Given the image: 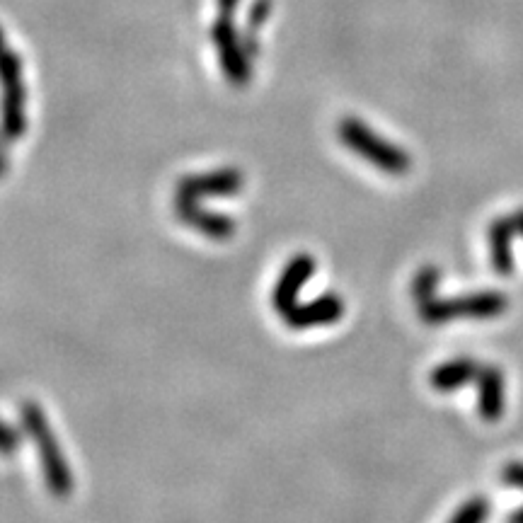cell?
<instances>
[{"instance_id":"8","label":"cell","mask_w":523,"mask_h":523,"mask_svg":"<svg viewBox=\"0 0 523 523\" xmlns=\"http://www.w3.org/2000/svg\"><path fill=\"white\" fill-rule=\"evenodd\" d=\"M344 315V301L337 293H325V296L315 298L310 303H296V306L286 310L281 318L293 330H308V327L318 325H335Z\"/></svg>"},{"instance_id":"3","label":"cell","mask_w":523,"mask_h":523,"mask_svg":"<svg viewBox=\"0 0 523 523\" xmlns=\"http://www.w3.org/2000/svg\"><path fill=\"white\" fill-rule=\"evenodd\" d=\"M509 308V298L499 291H477L470 296L458 298H431V301L419 306V318L427 325L451 323L458 318L470 320H492L504 315Z\"/></svg>"},{"instance_id":"14","label":"cell","mask_w":523,"mask_h":523,"mask_svg":"<svg viewBox=\"0 0 523 523\" xmlns=\"http://www.w3.org/2000/svg\"><path fill=\"white\" fill-rule=\"evenodd\" d=\"M490 519V499L487 497H470L456 509L448 523H485Z\"/></svg>"},{"instance_id":"22","label":"cell","mask_w":523,"mask_h":523,"mask_svg":"<svg viewBox=\"0 0 523 523\" xmlns=\"http://www.w3.org/2000/svg\"><path fill=\"white\" fill-rule=\"evenodd\" d=\"M8 136L3 134V131H0V153H5V148H8Z\"/></svg>"},{"instance_id":"15","label":"cell","mask_w":523,"mask_h":523,"mask_svg":"<svg viewBox=\"0 0 523 523\" xmlns=\"http://www.w3.org/2000/svg\"><path fill=\"white\" fill-rule=\"evenodd\" d=\"M274 13V0H255L247 10V32L257 34L264 27V22L269 20V15Z\"/></svg>"},{"instance_id":"16","label":"cell","mask_w":523,"mask_h":523,"mask_svg":"<svg viewBox=\"0 0 523 523\" xmlns=\"http://www.w3.org/2000/svg\"><path fill=\"white\" fill-rule=\"evenodd\" d=\"M499 480H502L507 487H511V490L523 492V463L511 461V463L504 465L502 473H499Z\"/></svg>"},{"instance_id":"13","label":"cell","mask_w":523,"mask_h":523,"mask_svg":"<svg viewBox=\"0 0 523 523\" xmlns=\"http://www.w3.org/2000/svg\"><path fill=\"white\" fill-rule=\"evenodd\" d=\"M441 272L439 267H422L417 272V277L412 279V296H415L417 306L436 298V289H439Z\"/></svg>"},{"instance_id":"20","label":"cell","mask_w":523,"mask_h":523,"mask_svg":"<svg viewBox=\"0 0 523 523\" xmlns=\"http://www.w3.org/2000/svg\"><path fill=\"white\" fill-rule=\"evenodd\" d=\"M509 523H523V507H519L509 516Z\"/></svg>"},{"instance_id":"7","label":"cell","mask_w":523,"mask_h":523,"mask_svg":"<svg viewBox=\"0 0 523 523\" xmlns=\"http://www.w3.org/2000/svg\"><path fill=\"white\" fill-rule=\"evenodd\" d=\"M175 216L189 228H197L201 235L211 240H228L235 235L238 223L233 218L204 209L197 199H177L175 197Z\"/></svg>"},{"instance_id":"11","label":"cell","mask_w":523,"mask_h":523,"mask_svg":"<svg viewBox=\"0 0 523 523\" xmlns=\"http://www.w3.org/2000/svg\"><path fill=\"white\" fill-rule=\"evenodd\" d=\"M514 235L516 226L511 216H502L497 218V221H492L490 233H487V238H490L492 267L499 277H511V274H514V252H511V240H514Z\"/></svg>"},{"instance_id":"10","label":"cell","mask_w":523,"mask_h":523,"mask_svg":"<svg viewBox=\"0 0 523 523\" xmlns=\"http://www.w3.org/2000/svg\"><path fill=\"white\" fill-rule=\"evenodd\" d=\"M507 407V378L497 366H480L477 373V412L485 422H497Z\"/></svg>"},{"instance_id":"4","label":"cell","mask_w":523,"mask_h":523,"mask_svg":"<svg viewBox=\"0 0 523 523\" xmlns=\"http://www.w3.org/2000/svg\"><path fill=\"white\" fill-rule=\"evenodd\" d=\"M0 88H3V100H0L3 134L10 141L22 139L27 131V90L22 80V59L8 47L0 49Z\"/></svg>"},{"instance_id":"9","label":"cell","mask_w":523,"mask_h":523,"mask_svg":"<svg viewBox=\"0 0 523 523\" xmlns=\"http://www.w3.org/2000/svg\"><path fill=\"white\" fill-rule=\"evenodd\" d=\"M315 269H318V262H315V257H310V255H296L289 264H286L284 272H281V277L277 281V286H274V291H272V303H274V308H277L279 315H284L286 310L296 306L298 291L303 289L306 281L313 279Z\"/></svg>"},{"instance_id":"1","label":"cell","mask_w":523,"mask_h":523,"mask_svg":"<svg viewBox=\"0 0 523 523\" xmlns=\"http://www.w3.org/2000/svg\"><path fill=\"white\" fill-rule=\"evenodd\" d=\"M20 417L22 427H25L27 436L37 446L39 458H42V473L44 480H47L49 492L54 497H68L73 492V473L68 468V461L63 456L59 441H56L47 415H44V410L37 402H22Z\"/></svg>"},{"instance_id":"2","label":"cell","mask_w":523,"mask_h":523,"mask_svg":"<svg viewBox=\"0 0 523 523\" xmlns=\"http://www.w3.org/2000/svg\"><path fill=\"white\" fill-rule=\"evenodd\" d=\"M337 136L339 141H342V146H347L349 151H354L359 158H364L366 163H371L373 168L388 172V175L402 177L412 170L410 153L402 151L395 143L381 139L371 126L359 122V119H342L337 126Z\"/></svg>"},{"instance_id":"5","label":"cell","mask_w":523,"mask_h":523,"mask_svg":"<svg viewBox=\"0 0 523 523\" xmlns=\"http://www.w3.org/2000/svg\"><path fill=\"white\" fill-rule=\"evenodd\" d=\"M211 42L216 44L218 56H221V68L226 73V80L235 88H243L252 78V61L245 54L243 34L235 30L233 20L226 15H218V20L211 25Z\"/></svg>"},{"instance_id":"23","label":"cell","mask_w":523,"mask_h":523,"mask_svg":"<svg viewBox=\"0 0 523 523\" xmlns=\"http://www.w3.org/2000/svg\"><path fill=\"white\" fill-rule=\"evenodd\" d=\"M5 47V32H3V27H0V49Z\"/></svg>"},{"instance_id":"12","label":"cell","mask_w":523,"mask_h":523,"mask_svg":"<svg viewBox=\"0 0 523 523\" xmlns=\"http://www.w3.org/2000/svg\"><path fill=\"white\" fill-rule=\"evenodd\" d=\"M480 366L473 359H453L446 364H439L431 371L429 383L436 393H453V390L463 388L465 383L477 381Z\"/></svg>"},{"instance_id":"18","label":"cell","mask_w":523,"mask_h":523,"mask_svg":"<svg viewBox=\"0 0 523 523\" xmlns=\"http://www.w3.org/2000/svg\"><path fill=\"white\" fill-rule=\"evenodd\" d=\"M218 3V13L226 15V17H233L235 10H238L240 0H216Z\"/></svg>"},{"instance_id":"6","label":"cell","mask_w":523,"mask_h":523,"mask_svg":"<svg viewBox=\"0 0 523 523\" xmlns=\"http://www.w3.org/2000/svg\"><path fill=\"white\" fill-rule=\"evenodd\" d=\"M245 187L243 172L235 168H221L201 175H187L177 182V199H206V197H233Z\"/></svg>"},{"instance_id":"19","label":"cell","mask_w":523,"mask_h":523,"mask_svg":"<svg viewBox=\"0 0 523 523\" xmlns=\"http://www.w3.org/2000/svg\"><path fill=\"white\" fill-rule=\"evenodd\" d=\"M511 218H514L516 235H521V238H523V209H516V211H514V216H511Z\"/></svg>"},{"instance_id":"21","label":"cell","mask_w":523,"mask_h":523,"mask_svg":"<svg viewBox=\"0 0 523 523\" xmlns=\"http://www.w3.org/2000/svg\"><path fill=\"white\" fill-rule=\"evenodd\" d=\"M8 168H10L8 158H5V153H0V177H3L5 172H8Z\"/></svg>"},{"instance_id":"17","label":"cell","mask_w":523,"mask_h":523,"mask_svg":"<svg viewBox=\"0 0 523 523\" xmlns=\"http://www.w3.org/2000/svg\"><path fill=\"white\" fill-rule=\"evenodd\" d=\"M20 448V434L10 424L0 422V456H13Z\"/></svg>"}]
</instances>
